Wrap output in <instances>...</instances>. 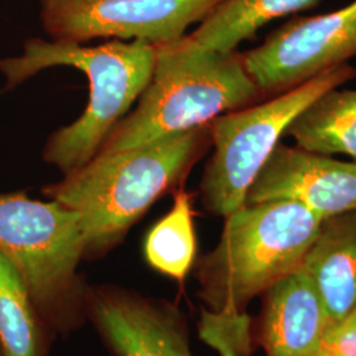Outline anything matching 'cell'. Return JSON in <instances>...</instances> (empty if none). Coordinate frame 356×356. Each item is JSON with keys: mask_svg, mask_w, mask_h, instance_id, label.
Instances as JSON below:
<instances>
[{"mask_svg": "<svg viewBox=\"0 0 356 356\" xmlns=\"http://www.w3.org/2000/svg\"><path fill=\"white\" fill-rule=\"evenodd\" d=\"M211 147L210 123L134 148L98 152L92 160L42 193L79 214L83 260L99 259L161 197L184 182Z\"/></svg>", "mask_w": 356, "mask_h": 356, "instance_id": "cell-1", "label": "cell"}, {"mask_svg": "<svg viewBox=\"0 0 356 356\" xmlns=\"http://www.w3.org/2000/svg\"><path fill=\"white\" fill-rule=\"evenodd\" d=\"M322 220L285 201L244 204L226 216L219 242L195 266L204 305L198 327L254 329L247 306L301 267Z\"/></svg>", "mask_w": 356, "mask_h": 356, "instance_id": "cell-2", "label": "cell"}, {"mask_svg": "<svg viewBox=\"0 0 356 356\" xmlns=\"http://www.w3.org/2000/svg\"><path fill=\"white\" fill-rule=\"evenodd\" d=\"M154 64V44L113 40L98 47L29 38L17 57L0 58L6 90H11L53 66H72L89 79L88 107L74 123L47 141L44 160L65 176L86 165L99 152L111 129L147 88Z\"/></svg>", "mask_w": 356, "mask_h": 356, "instance_id": "cell-3", "label": "cell"}, {"mask_svg": "<svg viewBox=\"0 0 356 356\" xmlns=\"http://www.w3.org/2000/svg\"><path fill=\"white\" fill-rule=\"evenodd\" d=\"M238 51H210L189 35L154 45L152 76L136 108L115 126L99 152H114L209 124L263 99Z\"/></svg>", "mask_w": 356, "mask_h": 356, "instance_id": "cell-4", "label": "cell"}, {"mask_svg": "<svg viewBox=\"0 0 356 356\" xmlns=\"http://www.w3.org/2000/svg\"><path fill=\"white\" fill-rule=\"evenodd\" d=\"M0 254L24 281L48 330L67 335L82 326L89 285L78 272L85 239L76 211L53 200L0 194Z\"/></svg>", "mask_w": 356, "mask_h": 356, "instance_id": "cell-5", "label": "cell"}, {"mask_svg": "<svg viewBox=\"0 0 356 356\" xmlns=\"http://www.w3.org/2000/svg\"><path fill=\"white\" fill-rule=\"evenodd\" d=\"M356 76L339 65L266 102L220 115L210 122L211 154L201 179V200L214 216H226L245 204L247 193L293 120L309 104Z\"/></svg>", "mask_w": 356, "mask_h": 356, "instance_id": "cell-6", "label": "cell"}, {"mask_svg": "<svg viewBox=\"0 0 356 356\" xmlns=\"http://www.w3.org/2000/svg\"><path fill=\"white\" fill-rule=\"evenodd\" d=\"M44 31L54 41L94 38L164 44L184 38L225 0H38Z\"/></svg>", "mask_w": 356, "mask_h": 356, "instance_id": "cell-7", "label": "cell"}, {"mask_svg": "<svg viewBox=\"0 0 356 356\" xmlns=\"http://www.w3.org/2000/svg\"><path fill=\"white\" fill-rule=\"evenodd\" d=\"M356 56V0L343 8L312 17H294L243 64L263 97H275L343 65Z\"/></svg>", "mask_w": 356, "mask_h": 356, "instance_id": "cell-8", "label": "cell"}, {"mask_svg": "<svg viewBox=\"0 0 356 356\" xmlns=\"http://www.w3.org/2000/svg\"><path fill=\"white\" fill-rule=\"evenodd\" d=\"M86 317L114 356H193L177 306L116 285H89Z\"/></svg>", "mask_w": 356, "mask_h": 356, "instance_id": "cell-9", "label": "cell"}, {"mask_svg": "<svg viewBox=\"0 0 356 356\" xmlns=\"http://www.w3.org/2000/svg\"><path fill=\"white\" fill-rule=\"evenodd\" d=\"M285 201L321 219L356 210V161L279 144L254 178L245 204Z\"/></svg>", "mask_w": 356, "mask_h": 356, "instance_id": "cell-10", "label": "cell"}, {"mask_svg": "<svg viewBox=\"0 0 356 356\" xmlns=\"http://www.w3.org/2000/svg\"><path fill=\"white\" fill-rule=\"evenodd\" d=\"M254 327L266 356H317L330 326L326 307L305 272L296 269L270 286Z\"/></svg>", "mask_w": 356, "mask_h": 356, "instance_id": "cell-11", "label": "cell"}, {"mask_svg": "<svg viewBox=\"0 0 356 356\" xmlns=\"http://www.w3.org/2000/svg\"><path fill=\"white\" fill-rule=\"evenodd\" d=\"M301 269L317 289L330 325L356 306V210L323 219Z\"/></svg>", "mask_w": 356, "mask_h": 356, "instance_id": "cell-12", "label": "cell"}, {"mask_svg": "<svg viewBox=\"0 0 356 356\" xmlns=\"http://www.w3.org/2000/svg\"><path fill=\"white\" fill-rule=\"evenodd\" d=\"M296 147L356 161V90L332 89L309 104L288 127Z\"/></svg>", "mask_w": 356, "mask_h": 356, "instance_id": "cell-13", "label": "cell"}, {"mask_svg": "<svg viewBox=\"0 0 356 356\" xmlns=\"http://www.w3.org/2000/svg\"><path fill=\"white\" fill-rule=\"evenodd\" d=\"M319 0H225L189 38L210 51H235L268 23L314 7Z\"/></svg>", "mask_w": 356, "mask_h": 356, "instance_id": "cell-14", "label": "cell"}, {"mask_svg": "<svg viewBox=\"0 0 356 356\" xmlns=\"http://www.w3.org/2000/svg\"><path fill=\"white\" fill-rule=\"evenodd\" d=\"M48 332L24 281L0 254V356H47Z\"/></svg>", "mask_w": 356, "mask_h": 356, "instance_id": "cell-15", "label": "cell"}, {"mask_svg": "<svg viewBox=\"0 0 356 356\" xmlns=\"http://www.w3.org/2000/svg\"><path fill=\"white\" fill-rule=\"evenodd\" d=\"M191 194L184 188L175 193V202L145 236L144 257L156 272L182 284L197 259Z\"/></svg>", "mask_w": 356, "mask_h": 356, "instance_id": "cell-16", "label": "cell"}, {"mask_svg": "<svg viewBox=\"0 0 356 356\" xmlns=\"http://www.w3.org/2000/svg\"><path fill=\"white\" fill-rule=\"evenodd\" d=\"M331 356H356V306L329 326L322 351Z\"/></svg>", "mask_w": 356, "mask_h": 356, "instance_id": "cell-17", "label": "cell"}, {"mask_svg": "<svg viewBox=\"0 0 356 356\" xmlns=\"http://www.w3.org/2000/svg\"><path fill=\"white\" fill-rule=\"evenodd\" d=\"M317 356H331L329 355V354H326V353H319L318 355Z\"/></svg>", "mask_w": 356, "mask_h": 356, "instance_id": "cell-18", "label": "cell"}]
</instances>
